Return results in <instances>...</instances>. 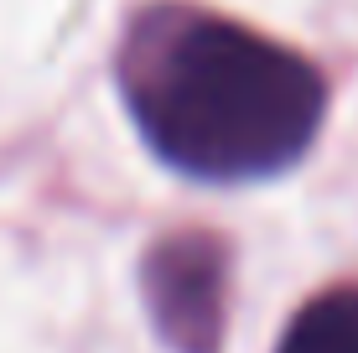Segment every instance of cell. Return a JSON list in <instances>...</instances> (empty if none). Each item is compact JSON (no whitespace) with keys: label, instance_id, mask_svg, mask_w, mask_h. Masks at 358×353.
Instances as JSON below:
<instances>
[{"label":"cell","instance_id":"obj_1","mask_svg":"<svg viewBox=\"0 0 358 353\" xmlns=\"http://www.w3.org/2000/svg\"><path fill=\"white\" fill-rule=\"evenodd\" d=\"M125 94L151 151L208 182L291 166L322 125V73L218 16L156 21L125 57Z\"/></svg>","mask_w":358,"mask_h":353},{"label":"cell","instance_id":"obj_2","mask_svg":"<svg viewBox=\"0 0 358 353\" xmlns=\"http://www.w3.org/2000/svg\"><path fill=\"white\" fill-rule=\"evenodd\" d=\"M229 254L213 234H171L145 254V307L177 353H218L224 343V275Z\"/></svg>","mask_w":358,"mask_h":353},{"label":"cell","instance_id":"obj_3","mask_svg":"<svg viewBox=\"0 0 358 353\" xmlns=\"http://www.w3.org/2000/svg\"><path fill=\"white\" fill-rule=\"evenodd\" d=\"M275 353H358V291H327L306 301Z\"/></svg>","mask_w":358,"mask_h":353}]
</instances>
